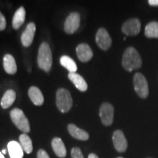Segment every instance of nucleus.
<instances>
[{
  "label": "nucleus",
  "instance_id": "1",
  "mask_svg": "<svg viewBox=\"0 0 158 158\" xmlns=\"http://www.w3.org/2000/svg\"><path fill=\"white\" fill-rule=\"evenodd\" d=\"M122 64L126 70L133 71L140 68L142 65V59L139 53L133 47H128L124 52Z\"/></svg>",
  "mask_w": 158,
  "mask_h": 158
},
{
  "label": "nucleus",
  "instance_id": "2",
  "mask_svg": "<svg viewBox=\"0 0 158 158\" xmlns=\"http://www.w3.org/2000/svg\"><path fill=\"white\" fill-rule=\"evenodd\" d=\"M37 65L45 72L48 73L52 66V53L49 45L46 42L42 43L38 50Z\"/></svg>",
  "mask_w": 158,
  "mask_h": 158
},
{
  "label": "nucleus",
  "instance_id": "3",
  "mask_svg": "<svg viewBox=\"0 0 158 158\" xmlns=\"http://www.w3.org/2000/svg\"><path fill=\"white\" fill-rule=\"evenodd\" d=\"M56 104L62 113H67L70 110L73 106V99L68 89L60 88L56 91Z\"/></svg>",
  "mask_w": 158,
  "mask_h": 158
},
{
  "label": "nucleus",
  "instance_id": "4",
  "mask_svg": "<svg viewBox=\"0 0 158 158\" xmlns=\"http://www.w3.org/2000/svg\"><path fill=\"white\" fill-rule=\"evenodd\" d=\"M10 118L13 124L16 126L17 128L24 133L30 132V125L28 118L25 116L22 110L19 108H13L10 111Z\"/></svg>",
  "mask_w": 158,
  "mask_h": 158
},
{
  "label": "nucleus",
  "instance_id": "5",
  "mask_svg": "<svg viewBox=\"0 0 158 158\" xmlns=\"http://www.w3.org/2000/svg\"><path fill=\"white\" fill-rule=\"evenodd\" d=\"M133 85L135 92L141 98L146 99L149 95V89L147 78L141 73H137L133 77Z\"/></svg>",
  "mask_w": 158,
  "mask_h": 158
},
{
  "label": "nucleus",
  "instance_id": "6",
  "mask_svg": "<svg viewBox=\"0 0 158 158\" xmlns=\"http://www.w3.org/2000/svg\"><path fill=\"white\" fill-rule=\"evenodd\" d=\"M114 108L109 102H103L100 108V116L105 126L111 125L114 122Z\"/></svg>",
  "mask_w": 158,
  "mask_h": 158
},
{
  "label": "nucleus",
  "instance_id": "7",
  "mask_svg": "<svg viewBox=\"0 0 158 158\" xmlns=\"http://www.w3.org/2000/svg\"><path fill=\"white\" fill-rule=\"evenodd\" d=\"M81 17L77 12H73L67 17L64 24V30L67 34H73L80 27Z\"/></svg>",
  "mask_w": 158,
  "mask_h": 158
},
{
  "label": "nucleus",
  "instance_id": "8",
  "mask_svg": "<svg viewBox=\"0 0 158 158\" xmlns=\"http://www.w3.org/2000/svg\"><path fill=\"white\" fill-rule=\"evenodd\" d=\"M141 21L138 19H128L122 24V31L127 36H135L141 31Z\"/></svg>",
  "mask_w": 158,
  "mask_h": 158
},
{
  "label": "nucleus",
  "instance_id": "9",
  "mask_svg": "<svg viewBox=\"0 0 158 158\" xmlns=\"http://www.w3.org/2000/svg\"><path fill=\"white\" fill-rule=\"evenodd\" d=\"M95 40L97 45L103 51H107L111 46L112 40L107 30L104 28H100L97 31Z\"/></svg>",
  "mask_w": 158,
  "mask_h": 158
},
{
  "label": "nucleus",
  "instance_id": "10",
  "mask_svg": "<svg viewBox=\"0 0 158 158\" xmlns=\"http://www.w3.org/2000/svg\"><path fill=\"white\" fill-rule=\"evenodd\" d=\"M113 143L114 148L118 152H124L127 148V141L122 130H116L113 133Z\"/></svg>",
  "mask_w": 158,
  "mask_h": 158
},
{
  "label": "nucleus",
  "instance_id": "11",
  "mask_svg": "<svg viewBox=\"0 0 158 158\" xmlns=\"http://www.w3.org/2000/svg\"><path fill=\"white\" fill-rule=\"evenodd\" d=\"M35 31H36V26H35V23L31 22L28 23L21 37V43L23 46H30L33 42V40H34Z\"/></svg>",
  "mask_w": 158,
  "mask_h": 158
},
{
  "label": "nucleus",
  "instance_id": "12",
  "mask_svg": "<svg viewBox=\"0 0 158 158\" xmlns=\"http://www.w3.org/2000/svg\"><path fill=\"white\" fill-rule=\"evenodd\" d=\"M76 54L79 60L82 62H89L93 56V51L86 43H81L77 46Z\"/></svg>",
  "mask_w": 158,
  "mask_h": 158
},
{
  "label": "nucleus",
  "instance_id": "13",
  "mask_svg": "<svg viewBox=\"0 0 158 158\" xmlns=\"http://www.w3.org/2000/svg\"><path fill=\"white\" fill-rule=\"evenodd\" d=\"M68 130L70 135L76 139L80 140V141H87L89 138V135L87 132L78 127L73 124H68Z\"/></svg>",
  "mask_w": 158,
  "mask_h": 158
},
{
  "label": "nucleus",
  "instance_id": "14",
  "mask_svg": "<svg viewBox=\"0 0 158 158\" xmlns=\"http://www.w3.org/2000/svg\"><path fill=\"white\" fill-rule=\"evenodd\" d=\"M68 78L73 82L76 87L81 92H86L88 89L87 83L81 76L76 73H70L68 74Z\"/></svg>",
  "mask_w": 158,
  "mask_h": 158
},
{
  "label": "nucleus",
  "instance_id": "15",
  "mask_svg": "<svg viewBox=\"0 0 158 158\" xmlns=\"http://www.w3.org/2000/svg\"><path fill=\"white\" fill-rule=\"evenodd\" d=\"M3 67L7 74L14 75L17 72V64L14 57L11 54H6L3 58Z\"/></svg>",
  "mask_w": 158,
  "mask_h": 158
},
{
  "label": "nucleus",
  "instance_id": "16",
  "mask_svg": "<svg viewBox=\"0 0 158 158\" xmlns=\"http://www.w3.org/2000/svg\"><path fill=\"white\" fill-rule=\"evenodd\" d=\"M7 150L10 158H23V150L19 142L10 141L7 144Z\"/></svg>",
  "mask_w": 158,
  "mask_h": 158
},
{
  "label": "nucleus",
  "instance_id": "17",
  "mask_svg": "<svg viewBox=\"0 0 158 158\" xmlns=\"http://www.w3.org/2000/svg\"><path fill=\"white\" fill-rule=\"evenodd\" d=\"M28 94L31 101L35 106H42L44 102V97L41 91L37 86H31L29 88Z\"/></svg>",
  "mask_w": 158,
  "mask_h": 158
},
{
  "label": "nucleus",
  "instance_id": "18",
  "mask_svg": "<svg viewBox=\"0 0 158 158\" xmlns=\"http://www.w3.org/2000/svg\"><path fill=\"white\" fill-rule=\"evenodd\" d=\"M53 150L56 154L57 157L60 158H64L67 155V150L65 146L62 139L59 138H54L51 141Z\"/></svg>",
  "mask_w": 158,
  "mask_h": 158
},
{
  "label": "nucleus",
  "instance_id": "19",
  "mask_svg": "<svg viewBox=\"0 0 158 158\" xmlns=\"http://www.w3.org/2000/svg\"><path fill=\"white\" fill-rule=\"evenodd\" d=\"M26 19V10L23 7H20L19 9L15 11L13 18L12 24L14 29H19L23 23H24Z\"/></svg>",
  "mask_w": 158,
  "mask_h": 158
},
{
  "label": "nucleus",
  "instance_id": "20",
  "mask_svg": "<svg viewBox=\"0 0 158 158\" xmlns=\"http://www.w3.org/2000/svg\"><path fill=\"white\" fill-rule=\"evenodd\" d=\"M16 99V93L13 89L6 91L1 100V106L4 109H7L13 105Z\"/></svg>",
  "mask_w": 158,
  "mask_h": 158
},
{
  "label": "nucleus",
  "instance_id": "21",
  "mask_svg": "<svg viewBox=\"0 0 158 158\" xmlns=\"http://www.w3.org/2000/svg\"><path fill=\"white\" fill-rule=\"evenodd\" d=\"M19 142L23 152H25L27 154H30L32 152V141L27 134H21L19 136Z\"/></svg>",
  "mask_w": 158,
  "mask_h": 158
},
{
  "label": "nucleus",
  "instance_id": "22",
  "mask_svg": "<svg viewBox=\"0 0 158 158\" xmlns=\"http://www.w3.org/2000/svg\"><path fill=\"white\" fill-rule=\"evenodd\" d=\"M60 64L65 68L70 73H76L77 71V64L75 61L70 56H62L60 58Z\"/></svg>",
  "mask_w": 158,
  "mask_h": 158
},
{
  "label": "nucleus",
  "instance_id": "23",
  "mask_svg": "<svg viewBox=\"0 0 158 158\" xmlns=\"http://www.w3.org/2000/svg\"><path fill=\"white\" fill-rule=\"evenodd\" d=\"M144 34L148 38H158V22L152 21L148 23L145 27Z\"/></svg>",
  "mask_w": 158,
  "mask_h": 158
},
{
  "label": "nucleus",
  "instance_id": "24",
  "mask_svg": "<svg viewBox=\"0 0 158 158\" xmlns=\"http://www.w3.org/2000/svg\"><path fill=\"white\" fill-rule=\"evenodd\" d=\"M71 157L72 158H84L81 150L78 147H74L71 150Z\"/></svg>",
  "mask_w": 158,
  "mask_h": 158
},
{
  "label": "nucleus",
  "instance_id": "25",
  "mask_svg": "<svg viewBox=\"0 0 158 158\" xmlns=\"http://www.w3.org/2000/svg\"><path fill=\"white\" fill-rule=\"evenodd\" d=\"M6 19L4 15L0 11V31H3L6 28Z\"/></svg>",
  "mask_w": 158,
  "mask_h": 158
},
{
  "label": "nucleus",
  "instance_id": "26",
  "mask_svg": "<svg viewBox=\"0 0 158 158\" xmlns=\"http://www.w3.org/2000/svg\"><path fill=\"white\" fill-rule=\"evenodd\" d=\"M37 158H50L48 153L45 151L44 149H40L37 152Z\"/></svg>",
  "mask_w": 158,
  "mask_h": 158
},
{
  "label": "nucleus",
  "instance_id": "27",
  "mask_svg": "<svg viewBox=\"0 0 158 158\" xmlns=\"http://www.w3.org/2000/svg\"><path fill=\"white\" fill-rule=\"evenodd\" d=\"M148 3L151 6H158V0H149Z\"/></svg>",
  "mask_w": 158,
  "mask_h": 158
},
{
  "label": "nucleus",
  "instance_id": "28",
  "mask_svg": "<svg viewBox=\"0 0 158 158\" xmlns=\"http://www.w3.org/2000/svg\"><path fill=\"white\" fill-rule=\"evenodd\" d=\"M88 158H99V157H98V155H95V154L92 153V154H89V155Z\"/></svg>",
  "mask_w": 158,
  "mask_h": 158
},
{
  "label": "nucleus",
  "instance_id": "29",
  "mask_svg": "<svg viewBox=\"0 0 158 158\" xmlns=\"http://www.w3.org/2000/svg\"><path fill=\"white\" fill-rule=\"evenodd\" d=\"M0 158H5V156H4V155L1 152H0Z\"/></svg>",
  "mask_w": 158,
  "mask_h": 158
},
{
  "label": "nucleus",
  "instance_id": "30",
  "mask_svg": "<svg viewBox=\"0 0 158 158\" xmlns=\"http://www.w3.org/2000/svg\"><path fill=\"white\" fill-rule=\"evenodd\" d=\"M6 152H7V151H6V149H3L2 152V153L3 155H5Z\"/></svg>",
  "mask_w": 158,
  "mask_h": 158
},
{
  "label": "nucleus",
  "instance_id": "31",
  "mask_svg": "<svg viewBox=\"0 0 158 158\" xmlns=\"http://www.w3.org/2000/svg\"><path fill=\"white\" fill-rule=\"evenodd\" d=\"M117 158H123V157H117Z\"/></svg>",
  "mask_w": 158,
  "mask_h": 158
},
{
  "label": "nucleus",
  "instance_id": "32",
  "mask_svg": "<svg viewBox=\"0 0 158 158\" xmlns=\"http://www.w3.org/2000/svg\"><path fill=\"white\" fill-rule=\"evenodd\" d=\"M149 158H151V157H149Z\"/></svg>",
  "mask_w": 158,
  "mask_h": 158
}]
</instances>
